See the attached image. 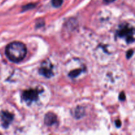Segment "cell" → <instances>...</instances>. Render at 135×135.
<instances>
[{
    "mask_svg": "<svg viewBox=\"0 0 135 135\" xmlns=\"http://www.w3.org/2000/svg\"><path fill=\"white\" fill-rule=\"evenodd\" d=\"M27 53V49L23 43L13 42L7 45L5 49V54L8 59L15 63L23 60Z\"/></svg>",
    "mask_w": 135,
    "mask_h": 135,
    "instance_id": "cell-1",
    "label": "cell"
},
{
    "mask_svg": "<svg viewBox=\"0 0 135 135\" xmlns=\"http://www.w3.org/2000/svg\"><path fill=\"white\" fill-rule=\"evenodd\" d=\"M117 36L121 38H124L127 43H133L134 40V28L129 24L120 25L117 32Z\"/></svg>",
    "mask_w": 135,
    "mask_h": 135,
    "instance_id": "cell-2",
    "label": "cell"
},
{
    "mask_svg": "<svg viewBox=\"0 0 135 135\" xmlns=\"http://www.w3.org/2000/svg\"><path fill=\"white\" fill-rule=\"evenodd\" d=\"M40 90L38 89H29L25 90L22 94V98L28 104H31L32 102L36 101L38 99Z\"/></svg>",
    "mask_w": 135,
    "mask_h": 135,
    "instance_id": "cell-3",
    "label": "cell"
},
{
    "mask_svg": "<svg viewBox=\"0 0 135 135\" xmlns=\"http://www.w3.org/2000/svg\"><path fill=\"white\" fill-rule=\"evenodd\" d=\"M39 73L41 75L46 78H50L54 75L53 66L51 63L47 61H44L40 68Z\"/></svg>",
    "mask_w": 135,
    "mask_h": 135,
    "instance_id": "cell-4",
    "label": "cell"
},
{
    "mask_svg": "<svg viewBox=\"0 0 135 135\" xmlns=\"http://www.w3.org/2000/svg\"><path fill=\"white\" fill-rule=\"evenodd\" d=\"M0 116H1L3 127L5 129L9 127L10 124L13 121L14 115L8 112H2L0 114Z\"/></svg>",
    "mask_w": 135,
    "mask_h": 135,
    "instance_id": "cell-5",
    "label": "cell"
},
{
    "mask_svg": "<svg viewBox=\"0 0 135 135\" xmlns=\"http://www.w3.org/2000/svg\"><path fill=\"white\" fill-rule=\"evenodd\" d=\"M57 122V116L54 113H47L44 117V123L47 126H52Z\"/></svg>",
    "mask_w": 135,
    "mask_h": 135,
    "instance_id": "cell-6",
    "label": "cell"
},
{
    "mask_svg": "<svg viewBox=\"0 0 135 135\" xmlns=\"http://www.w3.org/2000/svg\"><path fill=\"white\" fill-rule=\"evenodd\" d=\"M84 114V109L83 107H77L75 110V115L76 118H81Z\"/></svg>",
    "mask_w": 135,
    "mask_h": 135,
    "instance_id": "cell-7",
    "label": "cell"
},
{
    "mask_svg": "<svg viewBox=\"0 0 135 135\" xmlns=\"http://www.w3.org/2000/svg\"><path fill=\"white\" fill-rule=\"evenodd\" d=\"M83 72V69H75L73 70V71H71L69 75V76H71V78H75V77H77L78 76L80 75Z\"/></svg>",
    "mask_w": 135,
    "mask_h": 135,
    "instance_id": "cell-8",
    "label": "cell"
},
{
    "mask_svg": "<svg viewBox=\"0 0 135 135\" xmlns=\"http://www.w3.org/2000/svg\"><path fill=\"white\" fill-rule=\"evenodd\" d=\"M63 3V0H51V4L54 7H60Z\"/></svg>",
    "mask_w": 135,
    "mask_h": 135,
    "instance_id": "cell-9",
    "label": "cell"
},
{
    "mask_svg": "<svg viewBox=\"0 0 135 135\" xmlns=\"http://www.w3.org/2000/svg\"><path fill=\"white\" fill-rule=\"evenodd\" d=\"M133 53H134V51H133L132 50H129V51H127V57L128 59L131 57L132 55H133Z\"/></svg>",
    "mask_w": 135,
    "mask_h": 135,
    "instance_id": "cell-10",
    "label": "cell"
},
{
    "mask_svg": "<svg viewBox=\"0 0 135 135\" xmlns=\"http://www.w3.org/2000/svg\"><path fill=\"white\" fill-rule=\"evenodd\" d=\"M119 98L120 100H121V101H123V100H125V94L124 92H121V94H120L119 96Z\"/></svg>",
    "mask_w": 135,
    "mask_h": 135,
    "instance_id": "cell-11",
    "label": "cell"
},
{
    "mask_svg": "<svg viewBox=\"0 0 135 135\" xmlns=\"http://www.w3.org/2000/svg\"><path fill=\"white\" fill-rule=\"evenodd\" d=\"M115 125L117 127H121V121H120L119 120H117V121H115Z\"/></svg>",
    "mask_w": 135,
    "mask_h": 135,
    "instance_id": "cell-12",
    "label": "cell"
},
{
    "mask_svg": "<svg viewBox=\"0 0 135 135\" xmlns=\"http://www.w3.org/2000/svg\"><path fill=\"white\" fill-rule=\"evenodd\" d=\"M104 1L107 3H111V2H113V1H114L115 0H104Z\"/></svg>",
    "mask_w": 135,
    "mask_h": 135,
    "instance_id": "cell-13",
    "label": "cell"
}]
</instances>
